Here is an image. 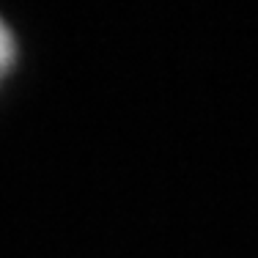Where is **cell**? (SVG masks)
<instances>
[{
    "instance_id": "1",
    "label": "cell",
    "mask_w": 258,
    "mask_h": 258,
    "mask_svg": "<svg viewBox=\"0 0 258 258\" xmlns=\"http://www.w3.org/2000/svg\"><path fill=\"white\" fill-rule=\"evenodd\" d=\"M14 63H17V39L11 33L9 22L0 17V85L9 77V72L14 69Z\"/></svg>"
}]
</instances>
